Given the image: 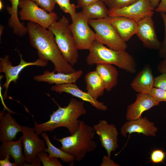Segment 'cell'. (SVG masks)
I'll list each match as a JSON object with an SVG mask.
<instances>
[{"instance_id":"cell-2","label":"cell","mask_w":166,"mask_h":166,"mask_svg":"<svg viewBox=\"0 0 166 166\" xmlns=\"http://www.w3.org/2000/svg\"><path fill=\"white\" fill-rule=\"evenodd\" d=\"M54 102L58 109L50 115L49 119L46 122L38 124L34 121V131L40 135L43 132H52L57 128L64 127L71 134H73L79 127L78 118L87 113L84 102L72 98L68 105L63 107Z\"/></svg>"},{"instance_id":"cell-15","label":"cell","mask_w":166,"mask_h":166,"mask_svg":"<svg viewBox=\"0 0 166 166\" xmlns=\"http://www.w3.org/2000/svg\"><path fill=\"white\" fill-rule=\"evenodd\" d=\"M158 128L154 122L149 121L148 118L144 117L137 119L128 121L124 123L121 128V133L124 137L128 133H133L142 134L148 136H156Z\"/></svg>"},{"instance_id":"cell-35","label":"cell","mask_w":166,"mask_h":166,"mask_svg":"<svg viewBox=\"0 0 166 166\" xmlns=\"http://www.w3.org/2000/svg\"><path fill=\"white\" fill-rule=\"evenodd\" d=\"M101 166H119L120 165L112 160L110 157L108 156H104L102 158V161Z\"/></svg>"},{"instance_id":"cell-28","label":"cell","mask_w":166,"mask_h":166,"mask_svg":"<svg viewBox=\"0 0 166 166\" xmlns=\"http://www.w3.org/2000/svg\"><path fill=\"white\" fill-rule=\"evenodd\" d=\"M37 156L44 166H62L58 158H49L47 152L44 151L39 153Z\"/></svg>"},{"instance_id":"cell-38","label":"cell","mask_w":166,"mask_h":166,"mask_svg":"<svg viewBox=\"0 0 166 166\" xmlns=\"http://www.w3.org/2000/svg\"><path fill=\"white\" fill-rule=\"evenodd\" d=\"M155 10L157 12L166 13V0H161L159 5Z\"/></svg>"},{"instance_id":"cell-5","label":"cell","mask_w":166,"mask_h":166,"mask_svg":"<svg viewBox=\"0 0 166 166\" xmlns=\"http://www.w3.org/2000/svg\"><path fill=\"white\" fill-rule=\"evenodd\" d=\"M69 25L67 18L64 16L58 21L53 23L48 30L54 35L64 58L73 66L77 62L79 55Z\"/></svg>"},{"instance_id":"cell-8","label":"cell","mask_w":166,"mask_h":166,"mask_svg":"<svg viewBox=\"0 0 166 166\" xmlns=\"http://www.w3.org/2000/svg\"><path fill=\"white\" fill-rule=\"evenodd\" d=\"M72 23L69 25L76 45L78 49H89L96 40V34L90 28L88 19L81 12L70 16Z\"/></svg>"},{"instance_id":"cell-16","label":"cell","mask_w":166,"mask_h":166,"mask_svg":"<svg viewBox=\"0 0 166 166\" xmlns=\"http://www.w3.org/2000/svg\"><path fill=\"white\" fill-rule=\"evenodd\" d=\"M51 90L53 91L61 94L65 93L73 96L78 98L83 101L89 103L97 109L102 111H105L108 109L107 106L103 102L99 101L94 99L87 92H85L73 83H68L55 85L52 86Z\"/></svg>"},{"instance_id":"cell-18","label":"cell","mask_w":166,"mask_h":166,"mask_svg":"<svg viewBox=\"0 0 166 166\" xmlns=\"http://www.w3.org/2000/svg\"><path fill=\"white\" fill-rule=\"evenodd\" d=\"M125 42L135 34L137 29V23L128 18L121 16H109L106 18Z\"/></svg>"},{"instance_id":"cell-9","label":"cell","mask_w":166,"mask_h":166,"mask_svg":"<svg viewBox=\"0 0 166 166\" xmlns=\"http://www.w3.org/2000/svg\"><path fill=\"white\" fill-rule=\"evenodd\" d=\"M20 57V61L19 64L13 66L9 57L6 55L4 57L0 58V72L4 73L6 78L5 82L3 87L5 88V92L3 96V99L6 100L7 97V91L10 84L11 82L14 84L17 83L19 79V74L25 67L31 65H36L45 67L48 64L49 61L39 58L36 61L33 62H27L22 58V55L18 51Z\"/></svg>"},{"instance_id":"cell-25","label":"cell","mask_w":166,"mask_h":166,"mask_svg":"<svg viewBox=\"0 0 166 166\" xmlns=\"http://www.w3.org/2000/svg\"><path fill=\"white\" fill-rule=\"evenodd\" d=\"M109 10L105 2L101 0L82 8L81 13L88 19L106 18Z\"/></svg>"},{"instance_id":"cell-3","label":"cell","mask_w":166,"mask_h":166,"mask_svg":"<svg viewBox=\"0 0 166 166\" xmlns=\"http://www.w3.org/2000/svg\"><path fill=\"white\" fill-rule=\"evenodd\" d=\"M86 61L88 65L109 64L131 73L136 71V64L133 57L125 50H116L108 48L96 40L89 49Z\"/></svg>"},{"instance_id":"cell-10","label":"cell","mask_w":166,"mask_h":166,"mask_svg":"<svg viewBox=\"0 0 166 166\" xmlns=\"http://www.w3.org/2000/svg\"><path fill=\"white\" fill-rule=\"evenodd\" d=\"M21 132L25 162L31 164L35 160L39 153L45 151L46 144L45 141L40 139L34 128L22 126Z\"/></svg>"},{"instance_id":"cell-33","label":"cell","mask_w":166,"mask_h":166,"mask_svg":"<svg viewBox=\"0 0 166 166\" xmlns=\"http://www.w3.org/2000/svg\"><path fill=\"white\" fill-rule=\"evenodd\" d=\"M35 2L38 5L48 12L53 11L56 3L55 0H30Z\"/></svg>"},{"instance_id":"cell-21","label":"cell","mask_w":166,"mask_h":166,"mask_svg":"<svg viewBox=\"0 0 166 166\" xmlns=\"http://www.w3.org/2000/svg\"><path fill=\"white\" fill-rule=\"evenodd\" d=\"M22 136L17 140L6 141L2 142L0 147V159H4L7 155L10 156L18 166H22L25 162L24 154L22 152Z\"/></svg>"},{"instance_id":"cell-12","label":"cell","mask_w":166,"mask_h":166,"mask_svg":"<svg viewBox=\"0 0 166 166\" xmlns=\"http://www.w3.org/2000/svg\"><path fill=\"white\" fill-rule=\"evenodd\" d=\"M93 128L99 136L101 146L106 150L108 156L110 157L112 152L118 148V132L115 125L109 124L105 120H100L94 125Z\"/></svg>"},{"instance_id":"cell-6","label":"cell","mask_w":166,"mask_h":166,"mask_svg":"<svg viewBox=\"0 0 166 166\" xmlns=\"http://www.w3.org/2000/svg\"><path fill=\"white\" fill-rule=\"evenodd\" d=\"M88 23L94 29L96 40L116 50H125L127 45L106 18L89 19Z\"/></svg>"},{"instance_id":"cell-40","label":"cell","mask_w":166,"mask_h":166,"mask_svg":"<svg viewBox=\"0 0 166 166\" xmlns=\"http://www.w3.org/2000/svg\"><path fill=\"white\" fill-rule=\"evenodd\" d=\"M153 8L155 9L159 4L161 0H149Z\"/></svg>"},{"instance_id":"cell-37","label":"cell","mask_w":166,"mask_h":166,"mask_svg":"<svg viewBox=\"0 0 166 166\" xmlns=\"http://www.w3.org/2000/svg\"><path fill=\"white\" fill-rule=\"evenodd\" d=\"M158 71L162 73H166V58L160 61L157 65Z\"/></svg>"},{"instance_id":"cell-31","label":"cell","mask_w":166,"mask_h":166,"mask_svg":"<svg viewBox=\"0 0 166 166\" xmlns=\"http://www.w3.org/2000/svg\"><path fill=\"white\" fill-rule=\"evenodd\" d=\"M160 13L164 24V35L163 40L161 42L160 47L158 50L159 55L160 58L164 59L166 58V13L161 12Z\"/></svg>"},{"instance_id":"cell-30","label":"cell","mask_w":166,"mask_h":166,"mask_svg":"<svg viewBox=\"0 0 166 166\" xmlns=\"http://www.w3.org/2000/svg\"><path fill=\"white\" fill-rule=\"evenodd\" d=\"M166 156V153L162 149H155L153 150L150 156V162L154 164L163 163Z\"/></svg>"},{"instance_id":"cell-1","label":"cell","mask_w":166,"mask_h":166,"mask_svg":"<svg viewBox=\"0 0 166 166\" xmlns=\"http://www.w3.org/2000/svg\"><path fill=\"white\" fill-rule=\"evenodd\" d=\"M26 28L30 44L37 50L39 58L51 61L55 72L70 73L76 71L64 58L50 30L31 22H27Z\"/></svg>"},{"instance_id":"cell-17","label":"cell","mask_w":166,"mask_h":166,"mask_svg":"<svg viewBox=\"0 0 166 166\" xmlns=\"http://www.w3.org/2000/svg\"><path fill=\"white\" fill-rule=\"evenodd\" d=\"M83 73V71L81 70L75 71L70 73H55L54 70L50 72L49 70H46L43 74L35 76L33 79L38 82H45L50 84H55L56 85L75 84Z\"/></svg>"},{"instance_id":"cell-42","label":"cell","mask_w":166,"mask_h":166,"mask_svg":"<svg viewBox=\"0 0 166 166\" xmlns=\"http://www.w3.org/2000/svg\"><path fill=\"white\" fill-rule=\"evenodd\" d=\"M3 7H4V6L3 5L2 1V0H0V10H2V9Z\"/></svg>"},{"instance_id":"cell-7","label":"cell","mask_w":166,"mask_h":166,"mask_svg":"<svg viewBox=\"0 0 166 166\" xmlns=\"http://www.w3.org/2000/svg\"><path fill=\"white\" fill-rule=\"evenodd\" d=\"M18 7L21 8L18 13L20 20L36 23L45 29H48L58 18L54 11L48 13L30 0H20Z\"/></svg>"},{"instance_id":"cell-4","label":"cell","mask_w":166,"mask_h":166,"mask_svg":"<svg viewBox=\"0 0 166 166\" xmlns=\"http://www.w3.org/2000/svg\"><path fill=\"white\" fill-rule=\"evenodd\" d=\"M95 132L93 128L80 121L79 128L70 136L61 139H54L59 141L61 146L59 148L64 152L73 156L75 160H82L87 152L95 150L97 145L93 140Z\"/></svg>"},{"instance_id":"cell-41","label":"cell","mask_w":166,"mask_h":166,"mask_svg":"<svg viewBox=\"0 0 166 166\" xmlns=\"http://www.w3.org/2000/svg\"><path fill=\"white\" fill-rule=\"evenodd\" d=\"M4 28V26H2V25H1L0 26V38L1 39V37L2 35V32L3 30V29Z\"/></svg>"},{"instance_id":"cell-24","label":"cell","mask_w":166,"mask_h":166,"mask_svg":"<svg viewBox=\"0 0 166 166\" xmlns=\"http://www.w3.org/2000/svg\"><path fill=\"white\" fill-rule=\"evenodd\" d=\"M87 92L94 99L103 96L105 89L103 82L95 70L87 73L85 77Z\"/></svg>"},{"instance_id":"cell-14","label":"cell","mask_w":166,"mask_h":166,"mask_svg":"<svg viewBox=\"0 0 166 166\" xmlns=\"http://www.w3.org/2000/svg\"><path fill=\"white\" fill-rule=\"evenodd\" d=\"M159 104L160 103L149 94L138 93L136 101L127 107L125 116L126 119L129 121L140 118L144 112L159 105Z\"/></svg>"},{"instance_id":"cell-29","label":"cell","mask_w":166,"mask_h":166,"mask_svg":"<svg viewBox=\"0 0 166 166\" xmlns=\"http://www.w3.org/2000/svg\"><path fill=\"white\" fill-rule=\"evenodd\" d=\"M60 9L64 12L69 14L70 16L76 12L77 6L70 3L69 0H55Z\"/></svg>"},{"instance_id":"cell-23","label":"cell","mask_w":166,"mask_h":166,"mask_svg":"<svg viewBox=\"0 0 166 166\" xmlns=\"http://www.w3.org/2000/svg\"><path fill=\"white\" fill-rule=\"evenodd\" d=\"M10 2L11 6H8L6 10L10 17L8 21L9 27L12 29L13 32L15 35L22 37L28 33L26 27L20 22L18 17V8L20 0H8Z\"/></svg>"},{"instance_id":"cell-26","label":"cell","mask_w":166,"mask_h":166,"mask_svg":"<svg viewBox=\"0 0 166 166\" xmlns=\"http://www.w3.org/2000/svg\"><path fill=\"white\" fill-rule=\"evenodd\" d=\"M41 134L46 142L47 147L45 151L48 153L49 158H59L65 163H73V162L75 160L73 156L64 152L59 148H58L53 145L48 134L45 132H43Z\"/></svg>"},{"instance_id":"cell-19","label":"cell","mask_w":166,"mask_h":166,"mask_svg":"<svg viewBox=\"0 0 166 166\" xmlns=\"http://www.w3.org/2000/svg\"><path fill=\"white\" fill-rule=\"evenodd\" d=\"M22 126L12 116L11 113L4 111L0 113V140L1 142L13 140L17 134L22 132Z\"/></svg>"},{"instance_id":"cell-39","label":"cell","mask_w":166,"mask_h":166,"mask_svg":"<svg viewBox=\"0 0 166 166\" xmlns=\"http://www.w3.org/2000/svg\"><path fill=\"white\" fill-rule=\"evenodd\" d=\"M99 0H77L78 8H81Z\"/></svg>"},{"instance_id":"cell-36","label":"cell","mask_w":166,"mask_h":166,"mask_svg":"<svg viewBox=\"0 0 166 166\" xmlns=\"http://www.w3.org/2000/svg\"><path fill=\"white\" fill-rule=\"evenodd\" d=\"M11 157L8 155H7L3 159L0 160V166H17V165L15 163H12L10 162L9 160Z\"/></svg>"},{"instance_id":"cell-27","label":"cell","mask_w":166,"mask_h":166,"mask_svg":"<svg viewBox=\"0 0 166 166\" xmlns=\"http://www.w3.org/2000/svg\"><path fill=\"white\" fill-rule=\"evenodd\" d=\"M138 0H106L105 3L109 10L128 6Z\"/></svg>"},{"instance_id":"cell-34","label":"cell","mask_w":166,"mask_h":166,"mask_svg":"<svg viewBox=\"0 0 166 166\" xmlns=\"http://www.w3.org/2000/svg\"><path fill=\"white\" fill-rule=\"evenodd\" d=\"M154 87L166 90V73H162L155 78Z\"/></svg>"},{"instance_id":"cell-20","label":"cell","mask_w":166,"mask_h":166,"mask_svg":"<svg viewBox=\"0 0 166 166\" xmlns=\"http://www.w3.org/2000/svg\"><path fill=\"white\" fill-rule=\"evenodd\" d=\"M154 81L151 67L147 64L138 73L130 85L138 93L149 94L154 87Z\"/></svg>"},{"instance_id":"cell-32","label":"cell","mask_w":166,"mask_h":166,"mask_svg":"<svg viewBox=\"0 0 166 166\" xmlns=\"http://www.w3.org/2000/svg\"><path fill=\"white\" fill-rule=\"evenodd\" d=\"M149 94L159 103L166 101V90L153 87Z\"/></svg>"},{"instance_id":"cell-13","label":"cell","mask_w":166,"mask_h":166,"mask_svg":"<svg viewBox=\"0 0 166 166\" xmlns=\"http://www.w3.org/2000/svg\"><path fill=\"white\" fill-rule=\"evenodd\" d=\"M137 23L136 34L144 46L149 49L159 50L161 42L156 34L152 17H146Z\"/></svg>"},{"instance_id":"cell-22","label":"cell","mask_w":166,"mask_h":166,"mask_svg":"<svg viewBox=\"0 0 166 166\" xmlns=\"http://www.w3.org/2000/svg\"><path fill=\"white\" fill-rule=\"evenodd\" d=\"M102 80L107 91H110L117 83L118 73L113 65L101 63L96 64L95 70Z\"/></svg>"},{"instance_id":"cell-11","label":"cell","mask_w":166,"mask_h":166,"mask_svg":"<svg viewBox=\"0 0 166 166\" xmlns=\"http://www.w3.org/2000/svg\"><path fill=\"white\" fill-rule=\"evenodd\" d=\"M154 10L149 0H138L127 6L109 10V15L123 16L137 22L146 17H152Z\"/></svg>"},{"instance_id":"cell-43","label":"cell","mask_w":166,"mask_h":166,"mask_svg":"<svg viewBox=\"0 0 166 166\" xmlns=\"http://www.w3.org/2000/svg\"><path fill=\"white\" fill-rule=\"evenodd\" d=\"M101 0L103 2H105L106 0Z\"/></svg>"}]
</instances>
